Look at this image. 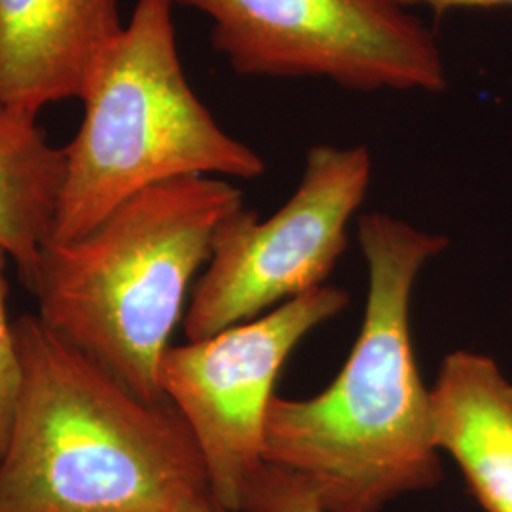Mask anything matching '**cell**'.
<instances>
[{"label":"cell","instance_id":"7a4b0ae2","mask_svg":"<svg viewBox=\"0 0 512 512\" xmlns=\"http://www.w3.org/2000/svg\"><path fill=\"white\" fill-rule=\"evenodd\" d=\"M16 418L0 458V512H173L209 492L181 412L147 403L38 315L14 323Z\"/></svg>","mask_w":512,"mask_h":512},{"label":"cell","instance_id":"30bf717a","mask_svg":"<svg viewBox=\"0 0 512 512\" xmlns=\"http://www.w3.org/2000/svg\"><path fill=\"white\" fill-rule=\"evenodd\" d=\"M65 173V148L46 139L37 116L0 101V247L29 291L54 232Z\"/></svg>","mask_w":512,"mask_h":512},{"label":"cell","instance_id":"5bb4252c","mask_svg":"<svg viewBox=\"0 0 512 512\" xmlns=\"http://www.w3.org/2000/svg\"><path fill=\"white\" fill-rule=\"evenodd\" d=\"M173 512H232L226 507H222L219 501L211 495V492H203L192 499H188L181 507H177Z\"/></svg>","mask_w":512,"mask_h":512},{"label":"cell","instance_id":"3957f363","mask_svg":"<svg viewBox=\"0 0 512 512\" xmlns=\"http://www.w3.org/2000/svg\"><path fill=\"white\" fill-rule=\"evenodd\" d=\"M243 207L220 177L150 186L92 232L48 243L31 293L40 321L147 403H165L160 365L215 232Z\"/></svg>","mask_w":512,"mask_h":512},{"label":"cell","instance_id":"5b68a950","mask_svg":"<svg viewBox=\"0 0 512 512\" xmlns=\"http://www.w3.org/2000/svg\"><path fill=\"white\" fill-rule=\"evenodd\" d=\"M171 2L211 19V44L239 76L323 78L365 93L448 88L435 33L395 0Z\"/></svg>","mask_w":512,"mask_h":512},{"label":"cell","instance_id":"7c38bea8","mask_svg":"<svg viewBox=\"0 0 512 512\" xmlns=\"http://www.w3.org/2000/svg\"><path fill=\"white\" fill-rule=\"evenodd\" d=\"M8 258H10L8 253L0 247V458L4 456L8 440L12 435L19 387H21L18 340H16L14 323L8 319V310H6Z\"/></svg>","mask_w":512,"mask_h":512},{"label":"cell","instance_id":"ba28073f","mask_svg":"<svg viewBox=\"0 0 512 512\" xmlns=\"http://www.w3.org/2000/svg\"><path fill=\"white\" fill-rule=\"evenodd\" d=\"M124 27L118 0H0V101L38 116L80 99Z\"/></svg>","mask_w":512,"mask_h":512},{"label":"cell","instance_id":"9c48e42d","mask_svg":"<svg viewBox=\"0 0 512 512\" xmlns=\"http://www.w3.org/2000/svg\"><path fill=\"white\" fill-rule=\"evenodd\" d=\"M440 454L456 461L486 512H512V384L492 357L452 351L429 387Z\"/></svg>","mask_w":512,"mask_h":512},{"label":"cell","instance_id":"277c9868","mask_svg":"<svg viewBox=\"0 0 512 512\" xmlns=\"http://www.w3.org/2000/svg\"><path fill=\"white\" fill-rule=\"evenodd\" d=\"M171 0H137L122 35L80 101L84 118L65 147L67 173L48 243L86 236L150 186L183 177L256 179L262 156L228 131L188 84Z\"/></svg>","mask_w":512,"mask_h":512},{"label":"cell","instance_id":"8fae6325","mask_svg":"<svg viewBox=\"0 0 512 512\" xmlns=\"http://www.w3.org/2000/svg\"><path fill=\"white\" fill-rule=\"evenodd\" d=\"M239 512L325 511L306 482L264 463L245 490Z\"/></svg>","mask_w":512,"mask_h":512},{"label":"cell","instance_id":"8992f818","mask_svg":"<svg viewBox=\"0 0 512 512\" xmlns=\"http://www.w3.org/2000/svg\"><path fill=\"white\" fill-rule=\"evenodd\" d=\"M372 179L366 147L317 145L298 188L268 219L241 207L222 220L184 313L188 342L260 317L323 287L348 245V224Z\"/></svg>","mask_w":512,"mask_h":512},{"label":"cell","instance_id":"6da1fadb","mask_svg":"<svg viewBox=\"0 0 512 512\" xmlns=\"http://www.w3.org/2000/svg\"><path fill=\"white\" fill-rule=\"evenodd\" d=\"M359 245L368 298L348 361L315 397L275 395L264 425V463L306 482L325 512H382L442 478L410 304L423 266L448 241L393 215L366 213Z\"/></svg>","mask_w":512,"mask_h":512},{"label":"cell","instance_id":"4fadbf2b","mask_svg":"<svg viewBox=\"0 0 512 512\" xmlns=\"http://www.w3.org/2000/svg\"><path fill=\"white\" fill-rule=\"evenodd\" d=\"M404 8H429L435 16H446L452 10L463 8H497L512 6V0H395Z\"/></svg>","mask_w":512,"mask_h":512},{"label":"cell","instance_id":"52a82bcc","mask_svg":"<svg viewBox=\"0 0 512 512\" xmlns=\"http://www.w3.org/2000/svg\"><path fill=\"white\" fill-rule=\"evenodd\" d=\"M348 302L346 291L323 285L256 319L165 351V401L188 423L209 492L228 511L239 512L245 490L264 467V425L285 361Z\"/></svg>","mask_w":512,"mask_h":512}]
</instances>
